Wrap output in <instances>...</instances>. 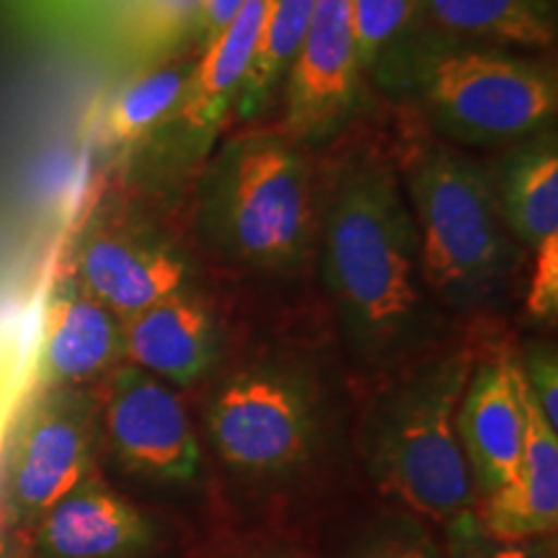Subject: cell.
<instances>
[{"label": "cell", "instance_id": "24", "mask_svg": "<svg viewBox=\"0 0 558 558\" xmlns=\"http://www.w3.org/2000/svg\"><path fill=\"white\" fill-rule=\"evenodd\" d=\"M445 554L448 558H558V541L556 533L501 538L484 527L476 507H471L445 522Z\"/></svg>", "mask_w": 558, "mask_h": 558}, {"label": "cell", "instance_id": "13", "mask_svg": "<svg viewBox=\"0 0 558 558\" xmlns=\"http://www.w3.org/2000/svg\"><path fill=\"white\" fill-rule=\"evenodd\" d=\"M156 525L109 484L88 473L32 527L37 558H145Z\"/></svg>", "mask_w": 558, "mask_h": 558}, {"label": "cell", "instance_id": "19", "mask_svg": "<svg viewBox=\"0 0 558 558\" xmlns=\"http://www.w3.org/2000/svg\"><path fill=\"white\" fill-rule=\"evenodd\" d=\"M199 11L202 0H124L101 54L128 70L156 65L197 47Z\"/></svg>", "mask_w": 558, "mask_h": 558}, {"label": "cell", "instance_id": "8", "mask_svg": "<svg viewBox=\"0 0 558 558\" xmlns=\"http://www.w3.org/2000/svg\"><path fill=\"white\" fill-rule=\"evenodd\" d=\"M101 396L94 388H45L13 432L3 476V522L32 530L54 501L94 473Z\"/></svg>", "mask_w": 558, "mask_h": 558}, {"label": "cell", "instance_id": "17", "mask_svg": "<svg viewBox=\"0 0 558 558\" xmlns=\"http://www.w3.org/2000/svg\"><path fill=\"white\" fill-rule=\"evenodd\" d=\"M525 403L527 432L518 469L478 512L484 527L501 538H538L558 527V432L543 422L527 390Z\"/></svg>", "mask_w": 558, "mask_h": 558}, {"label": "cell", "instance_id": "20", "mask_svg": "<svg viewBox=\"0 0 558 558\" xmlns=\"http://www.w3.org/2000/svg\"><path fill=\"white\" fill-rule=\"evenodd\" d=\"M316 0H269L259 45L233 104L239 122H254L282 90L308 32Z\"/></svg>", "mask_w": 558, "mask_h": 558}, {"label": "cell", "instance_id": "23", "mask_svg": "<svg viewBox=\"0 0 558 558\" xmlns=\"http://www.w3.org/2000/svg\"><path fill=\"white\" fill-rule=\"evenodd\" d=\"M357 65L365 81L380 68L411 29L414 0H349Z\"/></svg>", "mask_w": 558, "mask_h": 558}, {"label": "cell", "instance_id": "9", "mask_svg": "<svg viewBox=\"0 0 558 558\" xmlns=\"http://www.w3.org/2000/svg\"><path fill=\"white\" fill-rule=\"evenodd\" d=\"M101 432L117 463L158 486H192L202 450L184 401L169 383L130 362L101 380Z\"/></svg>", "mask_w": 558, "mask_h": 558}, {"label": "cell", "instance_id": "16", "mask_svg": "<svg viewBox=\"0 0 558 558\" xmlns=\"http://www.w3.org/2000/svg\"><path fill=\"white\" fill-rule=\"evenodd\" d=\"M556 0H414L411 29L548 54L556 47Z\"/></svg>", "mask_w": 558, "mask_h": 558}, {"label": "cell", "instance_id": "15", "mask_svg": "<svg viewBox=\"0 0 558 558\" xmlns=\"http://www.w3.org/2000/svg\"><path fill=\"white\" fill-rule=\"evenodd\" d=\"M501 218L530 256L558 235V137L556 128L530 135L488 156Z\"/></svg>", "mask_w": 558, "mask_h": 558}, {"label": "cell", "instance_id": "14", "mask_svg": "<svg viewBox=\"0 0 558 558\" xmlns=\"http://www.w3.org/2000/svg\"><path fill=\"white\" fill-rule=\"evenodd\" d=\"M122 362V318L73 277L60 279L41 311L37 357L41 388H90Z\"/></svg>", "mask_w": 558, "mask_h": 558}, {"label": "cell", "instance_id": "25", "mask_svg": "<svg viewBox=\"0 0 558 558\" xmlns=\"http://www.w3.org/2000/svg\"><path fill=\"white\" fill-rule=\"evenodd\" d=\"M522 383L538 409L543 422L558 432V360L556 349L541 341H530L522 352V362H518Z\"/></svg>", "mask_w": 558, "mask_h": 558}, {"label": "cell", "instance_id": "7", "mask_svg": "<svg viewBox=\"0 0 558 558\" xmlns=\"http://www.w3.org/2000/svg\"><path fill=\"white\" fill-rule=\"evenodd\" d=\"M73 279L122 320L181 290L199 288L197 256L135 202L120 197L90 215L73 246Z\"/></svg>", "mask_w": 558, "mask_h": 558}, {"label": "cell", "instance_id": "4", "mask_svg": "<svg viewBox=\"0 0 558 558\" xmlns=\"http://www.w3.org/2000/svg\"><path fill=\"white\" fill-rule=\"evenodd\" d=\"M380 101L414 109L458 148L501 150L556 128V62L541 52L452 41L409 29L367 78Z\"/></svg>", "mask_w": 558, "mask_h": 558}, {"label": "cell", "instance_id": "27", "mask_svg": "<svg viewBox=\"0 0 558 558\" xmlns=\"http://www.w3.org/2000/svg\"><path fill=\"white\" fill-rule=\"evenodd\" d=\"M243 3H246V0H202L197 37H194L199 50L209 39L218 37V34L226 29L230 21L235 19V13L241 11Z\"/></svg>", "mask_w": 558, "mask_h": 558}, {"label": "cell", "instance_id": "26", "mask_svg": "<svg viewBox=\"0 0 558 558\" xmlns=\"http://www.w3.org/2000/svg\"><path fill=\"white\" fill-rule=\"evenodd\" d=\"M527 316L554 324L558 313V235L533 254V275L527 284Z\"/></svg>", "mask_w": 558, "mask_h": 558}, {"label": "cell", "instance_id": "5", "mask_svg": "<svg viewBox=\"0 0 558 558\" xmlns=\"http://www.w3.org/2000/svg\"><path fill=\"white\" fill-rule=\"evenodd\" d=\"M471 367L465 349L427 354L407 367L367 416L362 456L369 478L416 518L448 522L476 505L456 429Z\"/></svg>", "mask_w": 558, "mask_h": 558}, {"label": "cell", "instance_id": "6", "mask_svg": "<svg viewBox=\"0 0 558 558\" xmlns=\"http://www.w3.org/2000/svg\"><path fill=\"white\" fill-rule=\"evenodd\" d=\"M205 429L222 469L246 486L282 488L308 476L331 435L324 383L298 354H251L209 388Z\"/></svg>", "mask_w": 558, "mask_h": 558}, {"label": "cell", "instance_id": "12", "mask_svg": "<svg viewBox=\"0 0 558 558\" xmlns=\"http://www.w3.org/2000/svg\"><path fill=\"white\" fill-rule=\"evenodd\" d=\"M124 362L173 388L207 378L222 357L226 331L202 288L181 290L122 320Z\"/></svg>", "mask_w": 558, "mask_h": 558}, {"label": "cell", "instance_id": "21", "mask_svg": "<svg viewBox=\"0 0 558 558\" xmlns=\"http://www.w3.org/2000/svg\"><path fill=\"white\" fill-rule=\"evenodd\" d=\"M21 29L104 52L124 0H0Z\"/></svg>", "mask_w": 558, "mask_h": 558}, {"label": "cell", "instance_id": "22", "mask_svg": "<svg viewBox=\"0 0 558 558\" xmlns=\"http://www.w3.org/2000/svg\"><path fill=\"white\" fill-rule=\"evenodd\" d=\"M339 558H448V554L414 512L399 507L362 522Z\"/></svg>", "mask_w": 558, "mask_h": 558}, {"label": "cell", "instance_id": "28", "mask_svg": "<svg viewBox=\"0 0 558 558\" xmlns=\"http://www.w3.org/2000/svg\"><path fill=\"white\" fill-rule=\"evenodd\" d=\"M0 558H37L32 546V530L0 522Z\"/></svg>", "mask_w": 558, "mask_h": 558}, {"label": "cell", "instance_id": "29", "mask_svg": "<svg viewBox=\"0 0 558 558\" xmlns=\"http://www.w3.org/2000/svg\"><path fill=\"white\" fill-rule=\"evenodd\" d=\"M254 558H279V556H254Z\"/></svg>", "mask_w": 558, "mask_h": 558}, {"label": "cell", "instance_id": "1", "mask_svg": "<svg viewBox=\"0 0 558 558\" xmlns=\"http://www.w3.org/2000/svg\"><path fill=\"white\" fill-rule=\"evenodd\" d=\"M320 288L341 344L367 373L427 357L448 329L424 279L422 251L380 109H365L316 148Z\"/></svg>", "mask_w": 558, "mask_h": 558}, {"label": "cell", "instance_id": "2", "mask_svg": "<svg viewBox=\"0 0 558 558\" xmlns=\"http://www.w3.org/2000/svg\"><path fill=\"white\" fill-rule=\"evenodd\" d=\"M194 256L230 275L290 282L316 259V148L282 124H254L209 150L186 184Z\"/></svg>", "mask_w": 558, "mask_h": 558}, {"label": "cell", "instance_id": "3", "mask_svg": "<svg viewBox=\"0 0 558 558\" xmlns=\"http://www.w3.org/2000/svg\"><path fill=\"white\" fill-rule=\"evenodd\" d=\"M378 109L429 292L448 316H497L514 300L525 251L501 218L488 158L435 135L403 104Z\"/></svg>", "mask_w": 558, "mask_h": 558}, {"label": "cell", "instance_id": "18", "mask_svg": "<svg viewBox=\"0 0 558 558\" xmlns=\"http://www.w3.org/2000/svg\"><path fill=\"white\" fill-rule=\"evenodd\" d=\"M197 58L199 47H186L156 65L135 70L109 104L104 117V143L130 156L166 128L184 101Z\"/></svg>", "mask_w": 558, "mask_h": 558}, {"label": "cell", "instance_id": "10", "mask_svg": "<svg viewBox=\"0 0 558 558\" xmlns=\"http://www.w3.org/2000/svg\"><path fill=\"white\" fill-rule=\"evenodd\" d=\"M349 0H316L308 32L282 86V128L320 148L367 109Z\"/></svg>", "mask_w": 558, "mask_h": 558}, {"label": "cell", "instance_id": "11", "mask_svg": "<svg viewBox=\"0 0 558 558\" xmlns=\"http://www.w3.org/2000/svg\"><path fill=\"white\" fill-rule=\"evenodd\" d=\"M456 429L473 488L484 499L492 497L512 478L525 448L527 403L518 360L497 357L471 367L456 411Z\"/></svg>", "mask_w": 558, "mask_h": 558}]
</instances>
